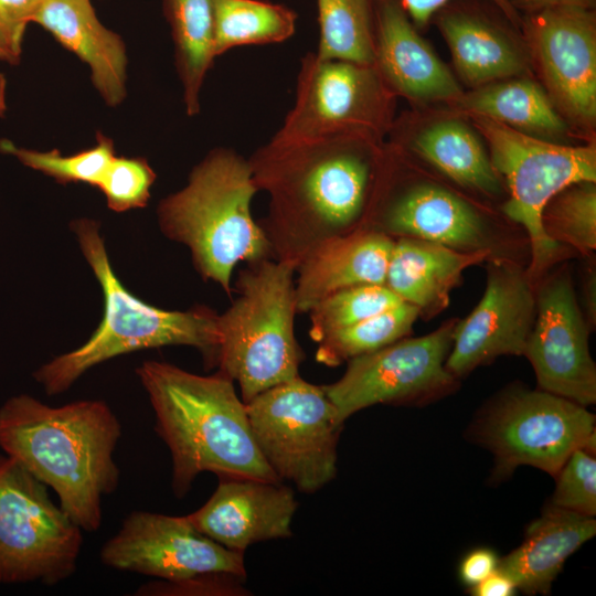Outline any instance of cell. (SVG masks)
<instances>
[{
  "instance_id": "cell-1",
  "label": "cell",
  "mask_w": 596,
  "mask_h": 596,
  "mask_svg": "<svg viewBox=\"0 0 596 596\" xmlns=\"http://www.w3.org/2000/svg\"><path fill=\"white\" fill-rule=\"evenodd\" d=\"M258 191L268 195L258 220L272 258L297 266L327 242L368 227L379 159L369 139H270L249 158Z\"/></svg>"
},
{
  "instance_id": "cell-2",
  "label": "cell",
  "mask_w": 596,
  "mask_h": 596,
  "mask_svg": "<svg viewBox=\"0 0 596 596\" xmlns=\"http://www.w3.org/2000/svg\"><path fill=\"white\" fill-rule=\"evenodd\" d=\"M121 424L102 400L50 406L21 394L0 407V447L58 497L62 510L85 532L103 520V498L116 491L114 453Z\"/></svg>"
},
{
  "instance_id": "cell-3",
  "label": "cell",
  "mask_w": 596,
  "mask_h": 596,
  "mask_svg": "<svg viewBox=\"0 0 596 596\" xmlns=\"http://www.w3.org/2000/svg\"><path fill=\"white\" fill-rule=\"evenodd\" d=\"M136 373L155 413V430L171 455L175 497L183 498L204 471L219 478L281 481L256 445L231 377L220 371L199 375L152 360Z\"/></svg>"
},
{
  "instance_id": "cell-4",
  "label": "cell",
  "mask_w": 596,
  "mask_h": 596,
  "mask_svg": "<svg viewBox=\"0 0 596 596\" xmlns=\"http://www.w3.org/2000/svg\"><path fill=\"white\" fill-rule=\"evenodd\" d=\"M257 192L248 159L220 147L193 167L181 190L158 205L162 233L185 245L202 279L217 284L228 296L238 263L272 258L251 212Z\"/></svg>"
},
{
  "instance_id": "cell-5",
  "label": "cell",
  "mask_w": 596,
  "mask_h": 596,
  "mask_svg": "<svg viewBox=\"0 0 596 596\" xmlns=\"http://www.w3.org/2000/svg\"><path fill=\"white\" fill-rule=\"evenodd\" d=\"M71 228L104 294V316L79 348L46 362L34 372L47 395L68 390L91 368L117 355L166 345L198 349L206 366H216L221 336L219 315L209 307L164 310L130 294L109 263L99 224L75 220Z\"/></svg>"
},
{
  "instance_id": "cell-6",
  "label": "cell",
  "mask_w": 596,
  "mask_h": 596,
  "mask_svg": "<svg viewBox=\"0 0 596 596\" xmlns=\"http://www.w3.org/2000/svg\"><path fill=\"white\" fill-rule=\"evenodd\" d=\"M296 267L274 258L246 263L237 297L219 315L217 371L237 382L244 403L299 375L304 351L295 336Z\"/></svg>"
},
{
  "instance_id": "cell-7",
  "label": "cell",
  "mask_w": 596,
  "mask_h": 596,
  "mask_svg": "<svg viewBox=\"0 0 596 596\" xmlns=\"http://www.w3.org/2000/svg\"><path fill=\"white\" fill-rule=\"evenodd\" d=\"M475 119L489 145L490 161L509 190L502 212L528 234L531 263L526 270L536 284L564 253V246L544 232L542 212L568 185L596 181L595 148L558 145L479 115Z\"/></svg>"
},
{
  "instance_id": "cell-8",
  "label": "cell",
  "mask_w": 596,
  "mask_h": 596,
  "mask_svg": "<svg viewBox=\"0 0 596 596\" xmlns=\"http://www.w3.org/2000/svg\"><path fill=\"white\" fill-rule=\"evenodd\" d=\"M595 421L594 414L573 401L513 386L490 402L468 432L493 454V480L510 477L519 466L555 477L574 450L595 453Z\"/></svg>"
},
{
  "instance_id": "cell-9",
  "label": "cell",
  "mask_w": 596,
  "mask_h": 596,
  "mask_svg": "<svg viewBox=\"0 0 596 596\" xmlns=\"http://www.w3.org/2000/svg\"><path fill=\"white\" fill-rule=\"evenodd\" d=\"M245 407L256 445L281 481L313 493L334 479L344 422L322 386L297 375L258 393Z\"/></svg>"
},
{
  "instance_id": "cell-10",
  "label": "cell",
  "mask_w": 596,
  "mask_h": 596,
  "mask_svg": "<svg viewBox=\"0 0 596 596\" xmlns=\"http://www.w3.org/2000/svg\"><path fill=\"white\" fill-rule=\"evenodd\" d=\"M83 530L47 486L0 455V583L56 585L77 568Z\"/></svg>"
},
{
  "instance_id": "cell-11",
  "label": "cell",
  "mask_w": 596,
  "mask_h": 596,
  "mask_svg": "<svg viewBox=\"0 0 596 596\" xmlns=\"http://www.w3.org/2000/svg\"><path fill=\"white\" fill-rule=\"evenodd\" d=\"M458 319L417 338H402L348 361L336 382L322 385L341 421L376 405H425L453 393L458 380L445 368Z\"/></svg>"
},
{
  "instance_id": "cell-12",
  "label": "cell",
  "mask_w": 596,
  "mask_h": 596,
  "mask_svg": "<svg viewBox=\"0 0 596 596\" xmlns=\"http://www.w3.org/2000/svg\"><path fill=\"white\" fill-rule=\"evenodd\" d=\"M374 66L307 53L291 109L272 139L297 141L363 134L382 125L385 95Z\"/></svg>"
},
{
  "instance_id": "cell-13",
  "label": "cell",
  "mask_w": 596,
  "mask_h": 596,
  "mask_svg": "<svg viewBox=\"0 0 596 596\" xmlns=\"http://www.w3.org/2000/svg\"><path fill=\"white\" fill-rule=\"evenodd\" d=\"M99 558L108 567L166 582L215 573L246 579L244 553L204 535L187 515L132 511L104 543Z\"/></svg>"
},
{
  "instance_id": "cell-14",
  "label": "cell",
  "mask_w": 596,
  "mask_h": 596,
  "mask_svg": "<svg viewBox=\"0 0 596 596\" xmlns=\"http://www.w3.org/2000/svg\"><path fill=\"white\" fill-rule=\"evenodd\" d=\"M536 313L523 355L538 389L582 406L596 402V365L589 352L590 327L564 265L535 284Z\"/></svg>"
},
{
  "instance_id": "cell-15",
  "label": "cell",
  "mask_w": 596,
  "mask_h": 596,
  "mask_svg": "<svg viewBox=\"0 0 596 596\" xmlns=\"http://www.w3.org/2000/svg\"><path fill=\"white\" fill-rule=\"evenodd\" d=\"M483 295L457 321L445 368L457 380L502 355H523L534 324L535 284L528 270L501 257L487 260Z\"/></svg>"
},
{
  "instance_id": "cell-16",
  "label": "cell",
  "mask_w": 596,
  "mask_h": 596,
  "mask_svg": "<svg viewBox=\"0 0 596 596\" xmlns=\"http://www.w3.org/2000/svg\"><path fill=\"white\" fill-rule=\"evenodd\" d=\"M525 26L558 108L581 125L596 117V22L592 8L552 6L530 12Z\"/></svg>"
},
{
  "instance_id": "cell-17",
  "label": "cell",
  "mask_w": 596,
  "mask_h": 596,
  "mask_svg": "<svg viewBox=\"0 0 596 596\" xmlns=\"http://www.w3.org/2000/svg\"><path fill=\"white\" fill-rule=\"evenodd\" d=\"M297 508L292 489L281 481L219 478L210 499L187 518L213 541L244 553L254 543L290 538Z\"/></svg>"
},
{
  "instance_id": "cell-18",
  "label": "cell",
  "mask_w": 596,
  "mask_h": 596,
  "mask_svg": "<svg viewBox=\"0 0 596 596\" xmlns=\"http://www.w3.org/2000/svg\"><path fill=\"white\" fill-rule=\"evenodd\" d=\"M369 228L392 238L412 237L456 251L494 254L493 234L476 209L435 184H416L375 203Z\"/></svg>"
},
{
  "instance_id": "cell-19",
  "label": "cell",
  "mask_w": 596,
  "mask_h": 596,
  "mask_svg": "<svg viewBox=\"0 0 596 596\" xmlns=\"http://www.w3.org/2000/svg\"><path fill=\"white\" fill-rule=\"evenodd\" d=\"M373 66L384 82L409 98H460L456 78L418 34L400 0H373Z\"/></svg>"
},
{
  "instance_id": "cell-20",
  "label": "cell",
  "mask_w": 596,
  "mask_h": 596,
  "mask_svg": "<svg viewBox=\"0 0 596 596\" xmlns=\"http://www.w3.org/2000/svg\"><path fill=\"white\" fill-rule=\"evenodd\" d=\"M32 22L50 32L91 70L93 86L109 107L127 95V53L121 36L98 20L91 0H43Z\"/></svg>"
},
{
  "instance_id": "cell-21",
  "label": "cell",
  "mask_w": 596,
  "mask_h": 596,
  "mask_svg": "<svg viewBox=\"0 0 596 596\" xmlns=\"http://www.w3.org/2000/svg\"><path fill=\"white\" fill-rule=\"evenodd\" d=\"M394 238L364 227L321 245L296 268L297 312L342 289L384 285Z\"/></svg>"
},
{
  "instance_id": "cell-22",
  "label": "cell",
  "mask_w": 596,
  "mask_h": 596,
  "mask_svg": "<svg viewBox=\"0 0 596 596\" xmlns=\"http://www.w3.org/2000/svg\"><path fill=\"white\" fill-rule=\"evenodd\" d=\"M480 251L466 253L412 237L394 238L384 285L402 301L415 306L422 318L445 310L464 272L492 257Z\"/></svg>"
},
{
  "instance_id": "cell-23",
  "label": "cell",
  "mask_w": 596,
  "mask_h": 596,
  "mask_svg": "<svg viewBox=\"0 0 596 596\" xmlns=\"http://www.w3.org/2000/svg\"><path fill=\"white\" fill-rule=\"evenodd\" d=\"M596 533L593 517L549 504L529 524L520 546L502 558L498 568L525 594H547L565 561Z\"/></svg>"
},
{
  "instance_id": "cell-24",
  "label": "cell",
  "mask_w": 596,
  "mask_h": 596,
  "mask_svg": "<svg viewBox=\"0 0 596 596\" xmlns=\"http://www.w3.org/2000/svg\"><path fill=\"white\" fill-rule=\"evenodd\" d=\"M434 17L457 72L469 85L483 86L525 70L517 44L485 12L447 3Z\"/></svg>"
},
{
  "instance_id": "cell-25",
  "label": "cell",
  "mask_w": 596,
  "mask_h": 596,
  "mask_svg": "<svg viewBox=\"0 0 596 596\" xmlns=\"http://www.w3.org/2000/svg\"><path fill=\"white\" fill-rule=\"evenodd\" d=\"M475 115L499 121L520 132L553 141L566 132L554 104L536 83L520 78L480 86L460 97Z\"/></svg>"
},
{
  "instance_id": "cell-26",
  "label": "cell",
  "mask_w": 596,
  "mask_h": 596,
  "mask_svg": "<svg viewBox=\"0 0 596 596\" xmlns=\"http://www.w3.org/2000/svg\"><path fill=\"white\" fill-rule=\"evenodd\" d=\"M188 116L200 113L201 89L215 60L213 0H162Z\"/></svg>"
},
{
  "instance_id": "cell-27",
  "label": "cell",
  "mask_w": 596,
  "mask_h": 596,
  "mask_svg": "<svg viewBox=\"0 0 596 596\" xmlns=\"http://www.w3.org/2000/svg\"><path fill=\"white\" fill-rule=\"evenodd\" d=\"M412 147L457 184L488 195L500 193V179L489 156L464 123L438 121L417 134Z\"/></svg>"
},
{
  "instance_id": "cell-28",
  "label": "cell",
  "mask_w": 596,
  "mask_h": 596,
  "mask_svg": "<svg viewBox=\"0 0 596 596\" xmlns=\"http://www.w3.org/2000/svg\"><path fill=\"white\" fill-rule=\"evenodd\" d=\"M215 57L242 45L280 43L296 30L297 13L265 0H213Z\"/></svg>"
},
{
  "instance_id": "cell-29",
  "label": "cell",
  "mask_w": 596,
  "mask_h": 596,
  "mask_svg": "<svg viewBox=\"0 0 596 596\" xmlns=\"http://www.w3.org/2000/svg\"><path fill=\"white\" fill-rule=\"evenodd\" d=\"M318 56L374 65L373 0H317Z\"/></svg>"
},
{
  "instance_id": "cell-30",
  "label": "cell",
  "mask_w": 596,
  "mask_h": 596,
  "mask_svg": "<svg viewBox=\"0 0 596 596\" xmlns=\"http://www.w3.org/2000/svg\"><path fill=\"white\" fill-rule=\"evenodd\" d=\"M419 317L418 309L405 301L358 323L331 332L318 342L316 361L338 366L407 337Z\"/></svg>"
},
{
  "instance_id": "cell-31",
  "label": "cell",
  "mask_w": 596,
  "mask_h": 596,
  "mask_svg": "<svg viewBox=\"0 0 596 596\" xmlns=\"http://www.w3.org/2000/svg\"><path fill=\"white\" fill-rule=\"evenodd\" d=\"M542 225L560 245L592 254L596 248L595 182H577L554 195L542 212Z\"/></svg>"
},
{
  "instance_id": "cell-32",
  "label": "cell",
  "mask_w": 596,
  "mask_h": 596,
  "mask_svg": "<svg viewBox=\"0 0 596 596\" xmlns=\"http://www.w3.org/2000/svg\"><path fill=\"white\" fill-rule=\"evenodd\" d=\"M0 151L14 156L24 166L53 178L58 183L82 182L95 188L116 156L113 139L103 132L97 134L94 147L70 156H63L57 149L36 151L20 148L8 139L0 140Z\"/></svg>"
},
{
  "instance_id": "cell-33",
  "label": "cell",
  "mask_w": 596,
  "mask_h": 596,
  "mask_svg": "<svg viewBox=\"0 0 596 596\" xmlns=\"http://www.w3.org/2000/svg\"><path fill=\"white\" fill-rule=\"evenodd\" d=\"M402 302L385 285H363L339 290L309 311V336L315 342Z\"/></svg>"
},
{
  "instance_id": "cell-34",
  "label": "cell",
  "mask_w": 596,
  "mask_h": 596,
  "mask_svg": "<svg viewBox=\"0 0 596 596\" xmlns=\"http://www.w3.org/2000/svg\"><path fill=\"white\" fill-rule=\"evenodd\" d=\"M156 173L142 157H117L109 162L97 189L115 212L145 207Z\"/></svg>"
},
{
  "instance_id": "cell-35",
  "label": "cell",
  "mask_w": 596,
  "mask_h": 596,
  "mask_svg": "<svg viewBox=\"0 0 596 596\" xmlns=\"http://www.w3.org/2000/svg\"><path fill=\"white\" fill-rule=\"evenodd\" d=\"M551 505L582 515L596 514V458L585 448L574 450L557 475Z\"/></svg>"
},
{
  "instance_id": "cell-36",
  "label": "cell",
  "mask_w": 596,
  "mask_h": 596,
  "mask_svg": "<svg viewBox=\"0 0 596 596\" xmlns=\"http://www.w3.org/2000/svg\"><path fill=\"white\" fill-rule=\"evenodd\" d=\"M245 578L224 574H206L179 582H157L141 586L137 595H214V596H244L248 590L244 588Z\"/></svg>"
},
{
  "instance_id": "cell-37",
  "label": "cell",
  "mask_w": 596,
  "mask_h": 596,
  "mask_svg": "<svg viewBox=\"0 0 596 596\" xmlns=\"http://www.w3.org/2000/svg\"><path fill=\"white\" fill-rule=\"evenodd\" d=\"M450 1L453 0H400L412 23L417 28L425 26L435 13ZM490 1L502 11L513 25L521 23L519 11L511 0Z\"/></svg>"
},
{
  "instance_id": "cell-38",
  "label": "cell",
  "mask_w": 596,
  "mask_h": 596,
  "mask_svg": "<svg viewBox=\"0 0 596 596\" xmlns=\"http://www.w3.org/2000/svg\"><path fill=\"white\" fill-rule=\"evenodd\" d=\"M43 0H0V21L21 49L26 24L32 22Z\"/></svg>"
},
{
  "instance_id": "cell-39",
  "label": "cell",
  "mask_w": 596,
  "mask_h": 596,
  "mask_svg": "<svg viewBox=\"0 0 596 596\" xmlns=\"http://www.w3.org/2000/svg\"><path fill=\"white\" fill-rule=\"evenodd\" d=\"M499 557L490 549L480 547L469 552L460 562L459 578L473 587L498 568Z\"/></svg>"
},
{
  "instance_id": "cell-40",
  "label": "cell",
  "mask_w": 596,
  "mask_h": 596,
  "mask_svg": "<svg viewBox=\"0 0 596 596\" xmlns=\"http://www.w3.org/2000/svg\"><path fill=\"white\" fill-rule=\"evenodd\" d=\"M517 587L513 581L501 570L497 568L480 583L470 588L477 596H511Z\"/></svg>"
},
{
  "instance_id": "cell-41",
  "label": "cell",
  "mask_w": 596,
  "mask_h": 596,
  "mask_svg": "<svg viewBox=\"0 0 596 596\" xmlns=\"http://www.w3.org/2000/svg\"><path fill=\"white\" fill-rule=\"evenodd\" d=\"M596 277L595 270L589 269L583 280L581 309L592 329L596 324Z\"/></svg>"
},
{
  "instance_id": "cell-42",
  "label": "cell",
  "mask_w": 596,
  "mask_h": 596,
  "mask_svg": "<svg viewBox=\"0 0 596 596\" xmlns=\"http://www.w3.org/2000/svg\"><path fill=\"white\" fill-rule=\"evenodd\" d=\"M22 49L11 38L8 30L0 21V62L17 65L21 60Z\"/></svg>"
},
{
  "instance_id": "cell-43",
  "label": "cell",
  "mask_w": 596,
  "mask_h": 596,
  "mask_svg": "<svg viewBox=\"0 0 596 596\" xmlns=\"http://www.w3.org/2000/svg\"><path fill=\"white\" fill-rule=\"evenodd\" d=\"M511 2L517 10L518 7L521 6L531 12L552 6H581L592 8L594 0H511Z\"/></svg>"
},
{
  "instance_id": "cell-44",
  "label": "cell",
  "mask_w": 596,
  "mask_h": 596,
  "mask_svg": "<svg viewBox=\"0 0 596 596\" xmlns=\"http://www.w3.org/2000/svg\"><path fill=\"white\" fill-rule=\"evenodd\" d=\"M6 87H7L6 78L0 73V117L3 116L7 110Z\"/></svg>"
}]
</instances>
